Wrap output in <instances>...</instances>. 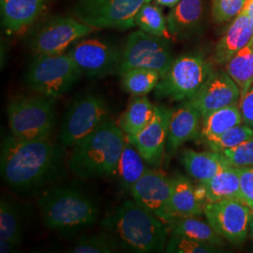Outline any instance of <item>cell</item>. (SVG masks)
Segmentation results:
<instances>
[{
    "label": "cell",
    "instance_id": "obj_27",
    "mask_svg": "<svg viewBox=\"0 0 253 253\" xmlns=\"http://www.w3.org/2000/svg\"><path fill=\"white\" fill-rule=\"evenodd\" d=\"M172 235H183L206 244L221 248L225 245L224 238L221 237L213 227L197 217L176 218L170 227Z\"/></svg>",
    "mask_w": 253,
    "mask_h": 253
},
{
    "label": "cell",
    "instance_id": "obj_21",
    "mask_svg": "<svg viewBox=\"0 0 253 253\" xmlns=\"http://www.w3.org/2000/svg\"><path fill=\"white\" fill-rule=\"evenodd\" d=\"M204 9V0H180L167 17L170 34L177 38L192 35L203 22Z\"/></svg>",
    "mask_w": 253,
    "mask_h": 253
},
{
    "label": "cell",
    "instance_id": "obj_17",
    "mask_svg": "<svg viewBox=\"0 0 253 253\" xmlns=\"http://www.w3.org/2000/svg\"><path fill=\"white\" fill-rule=\"evenodd\" d=\"M202 119L199 110L190 101H184L172 110L165 151L167 160L185 143L199 137Z\"/></svg>",
    "mask_w": 253,
    "mask_h": 253
},
{
    "label": "cell",
    "instance_id": "obj_15",
    "mask_svg": "<svg viewBox=\"0 0 253 253\" xmlns=\"http://www.w3.org/2000/svg\"><path fill=\"white\" fill-rule=\"evenodd\" d=\"M172 110L157 106L152 122L136 135H126V140L135 146L146 163L159 167L166 151L167 138Z\"/></svg>",
    "mask_w": 253,
    "mask_h": 253
},
{
    "label": "cell",
    "instance_id": "obj_1",
    "mask_svg": "<svg viewBox=\"0 0 253 253\" xmlns=\"http://www.w3.org/2000/svg\"><path fill=\"white\" fill-rule=\"evenodd\" d=\"M64 148L50 137L25 140L8 136L1 145V176L16 190L42 188L58 178L63 171Z\"/></svg>",
    "mask_w": 253,
    "mask_h": 253
},
{
    "label": "cell",
    "instance_id": "obj_23",
    "mask_svg": "<svg viewBox=\"0 0 253 253\" xmlns=\"http://www.w3.org/2000/svg\"><path fill=\"white\" fill-rule=\"evenodd\" d=\"M157 106L145 96L131 100L118 120V126L125 135H136L148 126L156 115Z\"/></svg>",
    "mask_w": 253,
    "mask_h": 253
},
{
    "label": "cell",
    "instance_id": "obj_3",
    "mask_svg": "<svg viewBox=\"0 0 253 253\" xmlns=\"http://www.w3.org/2000/svg\"><path fill=\"white\" fill-rule=\"evenodd\" d=\"M126 135L109 118L73 147L69 167L82 179L116 175Z\"/></svg>",
    "mask_w": 253,
    "mask_h": 253
},
{
    "label": "cell",
    "instance_id": "obj_31",
    "mask_svg": "<svg viewBox=\"0 0 253 253\" xmlns=\"http://www.w3.org/2000/svg\"><path fill=\"white\" fill-rule=\"evenodd\" d=\"M135 25L145 33L164 39L170 38L167 20L157 6L146 3L136 14Z\"/></svg>",
    "mask_w": 253,
    "mask_h": 253
},
{
    "label": "cell",
    "instance_id": "obj_16",
    "mask_svg": "<svg viewBox=\"0 0 253 253\" xmlns=\"http://www.w3.org/2000/svg\"><path fill=\"white\" fill-rule=\"evenodd\" d=\"M241 94L235 81L223 71L213 72L199 92L189 100L205 118L210 113L239 104Z\"/></svg>",
    "mask_w": 253,
    "mask_h": 253
},
{
    "label": "cell",
    "instance_id": "obj_6",
    "mask_svg": "<svg viewBox=\"0 0 253 253\" xmlns=\"http://www.w3.org/2000/svg\"><path fill=\"white\" fill-rule=\"evenodd\" d=\"M83 73L68 53L36 55L27 74L28 85L40 95L57 99L67 94Z\"/></svg>",
    "mask_w": 253,
    "mask_h": 253
},
{
    "label": "cell",
    "instance_id": "obj_12",
    "mask_svg": "<svg viewBox=\"0 0 253 253\" xmlns=\"http://www.w3.org/2000/svg\"><path fill=\"white\" fill-rule=\"evenodd\" d=\"M83 74L92 78L118 73L122 50L116 43L100 38H84L68 52Z\"/></svg>",
    "mask_w": 253,
    "mask_h": 253
},
{
    "label": "cell",
    "instance_id": "obj_22",
    "mask_svg": "<svg viewBox=\"0 0 253 253\" xmlns=\"http://www.w3.org/2000/svg\"><path fill=\"white\" fill-rule=\"evenodd\" d=\"M170 209L174 219L199 217L204 214V205L197 198L195 186L188 177L183 175L172 177Z\"/></svg>",
    "mask_w": 253,
    "mask_h": 253
},
{
    "label": "cell",
    "instance_id": "obj_5",
    "mask_svg": "<svg viewBox=\"0 0 253 253\" xmlns=\"http://www.w3.org/2000/svg\"><path fill=\"white\" fill-rule=\"evenodd\" d=\"M211 64L200 54H183L174 58L155 88L158 99L189 101L213 73Z\"/></svg>",
    "mask_w": 253,
    "mask_h": 253
},
{
    "label": "cell",
    "instance_id": "obj_7",
    "mask_svg": "<svg viewBox=\"0 0 253 253\" xmlns=\"http://www.w3.org/2000/svg\"><path fill=\"white\" fill-rule=\"evenodd\" d=\"M54 100L40 95L10 100L7 114L11 135L25 140L49 138L55 125Z\"/></svg>",
    "mask_w": 253,
    "mask_h": 253
},
{
    "label": "cell",
    "instance_id": "obj_10",
    "mask_svg": "<svg viewBox=\"0 0 253 253\" xmlns=\"http://www.w3.org/2000/svg\"><path fill=\"white\" fill-rule=\"evenodd\" d=\"M151 0H78L74 14L95 28L127 29L135 25L136 14Z\"/></svg>",
    "mask_w": 253,
    "mask_h": 253
},
{
    "label": "cell",
    "instance_id": "obj_28",
    "mask_svg": "<svg viewBox=\"0 0 253 253\" xmlns=\"http://www.w3.org/2000/svg\"><path fill=\"white\" fill-rule=\"evenodd\" d=\"M225 72L237 84L242 98L253 84V40L225 64Z\"/></svg>",
    "mask_w": 253,
    "mask_h": 253
},
{
    "label": "cell",
    "instance_id": "obj_38",
    "mask_svg": "<svg viewBox=\"0 0 253 253\" xmlns=\"http://www.w3.org/2000/svg\"><path fill=\"white\" fill-rule=\"evenodd\" d=\"M239 109L243 123L253 128V84L240 99Z\"/></svg>",
    "mask_w": 253,
    "mask_h": 253
},
{
    "label": "cell",
    "instance_id": "obj_19",
    "mask_svg": "<svg viewBox=\"0 0 253 253\" xmlns=\"http://www.w3.org/2000/svg\"><path fill=\"white\" fill-rule=\"evenodd\" d=\"M46 0H1L2 25L10 33H19L36 21Z\"/></svg>",
    "mask_w": 253,
    "mask_h": 253
},
{
    "label": "cell",
    "instance_id": "obj_20",
    "mask_svg": "<svg viewBox=\"0 0 253 253\" xmlns=\"http://www.w3.org/2000/svg\"><path fill=\"white\" fill-rule=\"evenodd\" d=\"M181 163L198 183H206L217 172L231 167L222 154L212 150L198 152L190 148L185 149L181 153Z\"/></svg>",
    "mask_w": 253,
    "mask_h": 253
},
{
    "label": "cell",
    "instance_id": "obj_29",
    "mask_svg": "<svg viewBox=\"0 0 253 253\" xmlns=\"http://www.w3.org/2000/svg\"><path fill=\"white\" fill-rule=\"evenodd\" d=\"M122 86L132 96H145L155 90L162 77L161 73L147 68H133L121 75Z\"/></svg>",
    "mask_w": 253,
    "mask_h": 253
},
{
    "label": "cell",
    "instance_id": "obj_14",
    "mask_svg": "<svg viewBox=\"0 0 253 253\" xmlns=\"http://www.w3.org/2000/svg\"><path fill=\"white\" fill-rule=\"evenodd\" d=\"M130 194L136 203L162 219L170 228L175 220L170 209L172 178L158 169H151L136 182Z\"/></svg>",
    "mask_w": 253,
    "mask_h": 253
},
{
    "label": "cell",
    "instance_id": "obj_4",
    "mask_svg": "<svg viewBox=\"0 0 253 253\" xmlns=\"http://www.w3.org/2000/svg\"><path fill=\"white\" fill-rule=\"evenodd\" d=\"M38 205L45 226L62 235H73L94 224L99 209L80 190L54 187L42 192Z\"/></svg>",
    "mask_w": 253,
    "mask_h": 253
},
{
    "label": "cell",
    "instance_id": "obj_39",
    "mask_svg": "<svg viewBox=\"0 0 253 253\" xmlns=\"http://www.w3.org/2000/svg\"><path fill=\"white\" fill-rule=\"evenodd\" d=\"M19 245L9 240H0V253H16L18 251Z\"/></svg>",
    "mask_w": 253,
    "mask_h": 253
},
{
    "label": "cell",
    "instance_id": "obj_18",
    "mask_svg": "<svg viewBox=\"0 0 253 253\" xmlns=\"http://www.w3.org/2000/svg\"><path fill=\"white\" fill-rule=\"evenodd\" d=\"M253 40V20L242 10L217 42L215 48L216 62L219 65H225Z\"/></svg>",
    "mask_w": 253,
    "mask_h": 253
},
{
    "label": "cell",
    "instance_id": "obj_25",
    "mask_svg": "<svg viewBox=\"0 0 253 253\" xmlns=\"http://www.w3.org/2000/svg\"><path fill=\"white\" fill-rule=\"evenodd\" d=\"M145 163L135 146L126 140L116 173L122 190L130 193L136 182L148 170Z\"/></svg>",
    "mask_w": 253,
    "mask_h": 253
},
{
    "label": "cell",
    "instance_id": "obj_32",
    "mask_svg": "<svg viewBox=\"0 0 253 253\" xmlns=\"http://www.w3.org/2000/svg\"><path fill=\"white\" fill-rule=\"evenodd\" d=\"M119 245L110 235L92 234L83 235L68 250L72 253H112L118 252Z\"/></svg>",
    "mask_w": 253,
    "mask_h": 253
},
{
    "label": "cell",
    "instance_id": "obj_42",
    "mask_svg": "<svg viewBox=\"0 0 253 253\" xmlns=\"http://www.w3.org/2000/svg\"><path fill=\"white\" fill-rule=\"evenodd\" d=\"M248 236L253 240V209L251 210V214H250L249 228H248Z\"/></svg>",
    "mask_w": 253,
    "mask_h": 253
},
{
    "label": "cell",
    "instance_id": "obj_11",
    "mask_svg": "<svg viewBox=\"0 0 253 253\" xmlns=\"http://www.w3.org/2000/svg\"><path fill=\"white\" fill-rule=\"evenodd\" d=\"M94 28L73 17L48 19L37 27L29 40L36 55L64 54L69 47L90 35Z\"/></svg>",
    "mask_w": 253,
    "mask_h": 253
},
{
    "label": "cell",
    "instance_id": "obj_30",
    "mask_svg": "<svg viewBox=\"0 0 253 253\" xmlns=\"http://www.w3.org/2000/svg\"><path fill=\"white\" fill-rule=\"evenodd\" d=\"M22 219L16 205L2 197L0 202V240H9L20 245L22 242Z\"/></svg>",
    "mask_w": 253,
    "mask_h": 253
},
{
    "label": "cell",
    "instance_id": "obj_35",
    "mask_svg": "<svg viewBox=\"0 0 253 253\" xmlns=\"http://www.w3.org/2000/svg\"><path fill=\"white\" fill-rule=\"evenodd\" d=\"M221 154L232 167H253V138L226 149Z\"/></svg>",
    "mask_w": 253,
    "mask_h": 253
},
{
    "label": "cell",
    "instance_id": "obj_8",
    "mask_svg": "<svg viewBox=\"0 0 253 253\" xmlns=\"http://www.w3.org/2000/svg\"><path fill=\"white\" fill-rule=\"evenodd\" d=\"M110 107L106 100L97 93H85L75 99L60 127L59 140L67 148H73L82 139L108 119Z\"/></svg>",
    "mask_w": 253,
    "mask_h": 253
},
{
    "label": "cell",
    "instance_id": "obj_13",
    "mask_svg": "<svg viewBox=\"0 0 253 253\" xmlns=\"http://www.w3.org/2000/svg\"><path fill=\"white\" fill-rule=\"evenodd\" d=\"M251 208L239 199H226L208 203L204 214L209 224L227 242L238 246L248 236Z\"/></svg>",
    "mask_w": 253,
    "mask_h": 253
},
{
    "label": "cell",
    "instance_id": "obj_40",
    "mask_svg": "<svg viewBox=\"0 0 253 253\" xmlns=\"http://www.w3.org/2000/svg\"><path fill=\"white\" fill-rule=\"evenodd\" d=\"M243 11H245L253 22V0H246Z\"/></svg>",
    "mask_w": 253,
    "mask_h": 253
},
{
    "label": "cell",
    "instance_id": "obj_2",
    "mask_svg": "<svg viewBox=\"0 0 253 253\" xmlns=\"http://www.w3.org/2000/svg\"><path fill=\"white\" fill-rule=\"evenodd\" d=\"M101 225L120 248L132 253H161L165 250L170 228L162 219L126 200L103 218Z\"/></svg>",
    "mask_w": 253,
    "mask_h": 253
},
{
    "label": "cell",
    "instance_id": "obj_36",
    "mask_svg": "<svg viewBox=\"0 0 253 253\" xmlns=\"http://www.w3.org/2000/svg\"><path fill=\"white\" fill-rule=\"evenodd\" d=\"M246 0H213L212 19L216 24L226 23L235 19L244 8Z\"/></svg>",
    "mask_w": 253,
    "mask_h": 253
},
{
    "label": "cell",
    "instance_id": "obj_34",
    "mask_svg": "<svg viewBox=\"0 0 253 253\" xmlns=\"http://www.w3.org/2000/svg\"><path fill=\"white\" fill-rule=\"evenodd\" d=\"M219 249L187 236L172 235L167 241L165 251L170 253H212L220 252Z\"/></svg>",
    "mask_w": 253,
    "mask_h": 253
},
{
    "label": "cell",
    "instance_id": "obj_33",
    "mask_svg": "<svg viewBox=\"0 0 253 253\" xmlns=\"http://www.w3.org/2000/svg\"><path fill=\"white\" fill-rule=\"evenodd\" d=\"M253 138V128L246 124H240L228 129L217 138L203 143L209 150L215 152H223L224 150L235 147L245 141Z\"/></svg>",
    "mask_w": 253,
    "mask_h": 253
},
{
    "label": "cell",
    "instance_id": "obj_9",
    "mask_svg": "<svg viewBox=\"0 0 253 253\" xmlns=\"http://www.w3.org/2000/svg\"><path fill=\"white\" fill-rule=\"evenodd\" d=\"M173 59L167 39L147 34L140 29L126 39L118 74L122 75L133 68H147L159 72L163 76Z\"/></svg>",
    "mask_w": 253,
    "mask_h": 253
},
{
    "label": "cell",
    "instance_id": "obj_41",
    "mask_svg": "<svg viewBox=\"0 0 253 253\" xmlns=\"http://www.w3.org/2000/svg\"><path fill=\"white\" fill-rule=\"evenodd\" d=\"M179 1L180 0H155V2L158 3L159 5L165 6V7H171V8L175 6Z\"/></svg>",
    "mask_w": 253,
    "mask_h": 253
},
{
    "label": "cell",
    "instance_id": "obj_24",
    "mask_svg": "<svg viewBox=\"0 0 253 253\" xmlns=\"http://www.w3.org/2000/svg\"><path fill=\"white\" fill-rule=\"evenodd\" d=\"M242 123L243 119L239 104L218 109L203 118L201 131L197 139L203 144Z\"/></svg>",
    "mask_w": 253,
    "mask_h": 253
},
{
    "label": "cell",
    "instance_id": "obj_37",
    "mask_svg": "<svg viewBox=\"0 0 253 253\" xmlns=\"http://www.w3.org/2000/svg\"><path fill=\"white\" fill-rule=\"evenodd\" d=\"M240 181L241 201L253 209V167L237 168Z\"/></svg>",
    "mask_w": 253,
    "mask_h": 253
},
{
    "label": "cell",
    "instance_id": "obj_26",
    "mask_svg": "<svg viewBox=\"0 0 253 253\" xmlns=\"http://www.w3.org/2000/svg\"><path fill=\"white\" fill-rule=\"evenodd\" d=\"M202 184H204L207 192V204L221 200H241L237 168L228 167L217 172L210 180Z\"/></svg>",
    "mask_w": 253,
    "mask_h": 253
}]
</instances>
